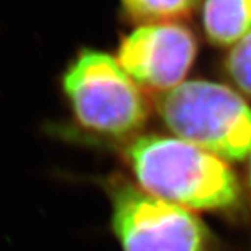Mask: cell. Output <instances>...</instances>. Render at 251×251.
I'll list each match as a JSON object with an SVG mask.
<instances>
[{
    "mask_svg": "<svg viewBox=\"0 0 251 251\" xmlns=\"http://www.w3.org/2000/svg\"><path fill=\"white\" fill-rule=\"evenodd\" d=\"M126 161L144 193L188 211L226 209L240 198L227 162L177 137L141 135L126 148Z\"/></svg>",
    "mask_w": 251,
    "mask_h": 251,
    "instance_id": "1",
    "label": "cell"
},
{
    "mask_svg": "<svg viewBox=\"0 0 251 251\" xmlns=\"http://www.w3.org/2000/svg\"><path fill=\"white\" fill-rule=\"evenodd\" d=\"M60 85L73 120L91 134L123 138L148 117L138 85L106 52L81 49L63 72Z\"/></svg>",
    "mask_w": 251,
    "mask_h": 251,
    "instance_id": "2",
    "label": "cell"
},
{
    "mask_svg": "<svg viewBox=\"0 0 251 251\" xmlns=\"http://www.w3.org/2000/svg\"><path fill=\"white\" fill-rule=\"evenodd\" d=\"M158 110L180 140L224 161L250 158L251 106L232 88L212 81H186L163 92Z\"/></svg>",
    "mask_w": 251,
    "mask_h": 251,
    "instance_id": "3",
    "label": "cell"
},
{
    "mask_svg": "<svg viewBox=\"0 0 251 251\" xmlns=\"http://www.w3.org/2000/svg\"><path fill=\"white\" fill-rule=\"evenodd\" d=\"M112 229L123 251H206L208 234L191 211L112 181Z\"/></svg>",
    "mask_w": 251,
    "mask_h": 251,
    "instance_id": "4",
    "label": "cell"
},
{
    "mask_svg": "<svg viewBox=\"0 0 251 251\" xmlns=\"http://www.w3.org/2000/svg\"><path fill=\"white\" fill-rule=\"evenodd\" d=\"M197 49L194 32L180 23L144 24L122 39L116 59L137 85L168 92L183 84Z\"/></svg>",
    "mask_w": 251,
    "mask_h": 251,
    "instance_id": "5",
    "label": "cell"
},
{
    "mask_svg": "<svg viewBox=\"0 0 251 251\" xmlns=\"http://www.w3.org/2000/svg\"><path fill=\"white\" fill-rule=\"evenodd\" d=\"M201 20L214 45H234L251 29V0H204Z\"/></svg>",
    "mask_w": 251,
    "mask_h": 251,
    "instance_id": "6",
    "label": "cell"
},
{
    "mask_svg": "<svg viewBox=\"0 0 251 251\" xmlns=\"http://www.w3.org/2000/svg\"><path fill=\"white\" fill-rule=\"evenodd\" d=\"M126 16L141 24L179 23L197 10L200 0H120Z\"/></svg>",
    "mask_w": 251,
    "mask_h": 251,
    "instance_id": "7",
    "label": "cell"
},
{
    "mask_svg": "<svg viewBox=\"0 0 251 251\" xmlns=\"http://www.w3.org/2000/svg\"><path fill=\"white\" fill-rule=\"evenodd\" d=\"M225 70L230 80L251 97V29L229 50Z\"/></svg>",
    "mask_w": 251,
    "mask_h": 251,
    "instance_id": "8",
    "label": "cell"
},
{
    "mask_svg": "<svg viewBox=\"0 0 251 251\" xmlns=\"http://www.w3.org/2000/svg\"><path fill=\"white\" fill-rule=\"evenodd\" d=\"M249 186H250V193H251V155L249 158Z\"/></svg>",
    "mask_w": 251,
    "mask_h": 251,
    "instance_id": "9",
    "label": "cell"
}]
</instances>
